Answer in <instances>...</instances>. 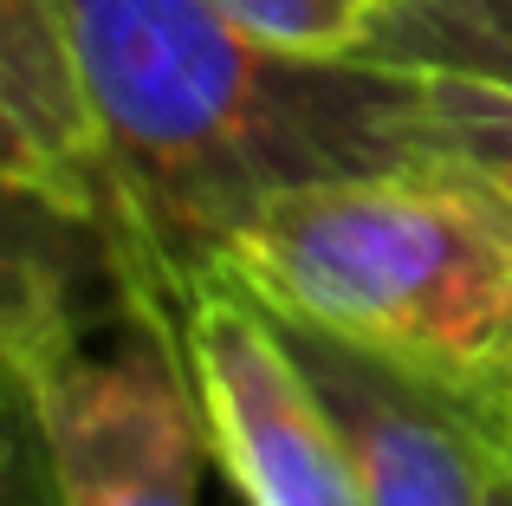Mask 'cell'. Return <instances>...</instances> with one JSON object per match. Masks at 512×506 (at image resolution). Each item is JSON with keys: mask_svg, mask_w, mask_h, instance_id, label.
Listing matches in <instances>:
<instances>
[{"mask_svg": "<svg viewBox=\"0 0 512 506\" xmlns=\"http://www.w3.org/2000/svg\"><path fill=\"white\" fill-rule=\"evenodd\" d=\"M104 215L175 292L260 202L422 156V72L318 59L208 0H59Z\"/></svg>", "mask_w": 512, "mask_h": 506, "instance_id": "cell-1", "label": "cell"}, {"mask_svg": "<svg viewBox=\"0 0 512 506\" xmlns=\"http://www.w3.org/2000/svg\"><path fill=\"white\" fill-rule=\"evenodd\" d=\"M214 266L512 429V208L467 169L428 156L286 189Z\"/></svg>", "mask_w": 512, "mask_h": 506, "instance_id": "cell-2", "label": "cell"}, {"mask_svg": "<svg viewBox=\"0 0 512 506\" xmlns=\"http://www.w3.org/2000/svg\"><path fill=\"white\" fill-rule=\"evenodd\" d=\"M26 390L65 506H195L208 429L175 292L143 260H130L124 299L46 357Z\"/></svg>", "mask_w": 512, "mask_h": 506, "instance_id": "cell-3", "label": "cell"}, {"mask_svg": "<svg viewBox=\"0 0 512 506\" xmlns=\"http://www.w3.org/2000/svg\"><path fill=\"white\" fill-rule=\"evenodd\" d=\"M188 377L208 455L247 506H370L318 383L305 377L273 305L234 273L201 266L175 286Z\"/></svg>", "mask_w": 512, "mask_h": 506, "instance_id": "cell-4", "label": "cell"}, {"mask_svg": "<svg viewBox=\"0 0 512 506\" xmlns=\"http://www.w3.org/2000/svg\"><path fill=\"white\" fill-rule=\"evenodd\" d=\"M273 318L338 416L370 506H500V487L512 481L506 422L383 364L376 351L338 338V331L299 325L286 312Z\"/></svg>", "mask_w": 512, "mask_h": 506, "instance_id": "cell-5", "label": "cell"}, {"mask_svg": "<svg viewBox=\"0 0 512 506\" xmlns=\"http://www.w3.org/2000/svg\"><path fill=\"white\" fill-rule=\"evenodd\" d=\"M130 286V241L98 202L0 182V370L33 383Z\"/></svg>", "mask_w": 512, "mask_h": 506, "instance_id": "cell-6", "label": "cell"}, {"mask_svg": "<svg viewBox=\"0 0 512 506\" xmlns=\"http://www.w3.org/2000/svg\"><path fill=\"white\" fill-rule=\"evenodd\" d=\"M0 98L46 143L52 163L85 195L104 202L98 130H91V104H85V85H78L59 0H0Z\"/></svg>", "mask_w": 512, "mask_h": 506, "instance_id": "cell-7", "label": "cell"}, {"mask_svg": "<svg viewBox=\"0 0 512 506\" xmlns=\"http://www.w3.org/2000/svg\"><path fill=\"white\" fill-rule=\"evenodd\" d=\"M357 59L396 72H461L512 91V0H389Z\"/></svg>", "mask_w": 512, "mask_h": 506, "instance_id": "cell-8", "label": "cell"}, {"mask_svg": "<svg viewBox=\"0 0 512 506\" xmlns=\"http://www.w3.org/2000/svg\"><path fill=\"white\" fill-rule=\"evenodd\" d=\"M422 156L467 169L512 208V91L461 72H422Z\"/></svg>", "mask_w": 512, "mask_h": 506, "instance_id": "cell-9", "label": "cell"}, {"mask_svg": "<svg viewBox=\"0 0 512 506\" xmlns=\"http://www.w3.org/2000/svg\"><path fill=\"white\" fill-rule=\"evenodd\" d=\"M247 33L273 39L286 52H318V59H357L370 26L383 20L389 0H208Z\"/></svg>", "mask_w": 512, "mask_h": 506, "instance_id": "cell-10", "label": "cell"}, {"mask_svg": "<svg viewBox=\"0 0 512 506\" xmlns=\"http://www.w3.org/2000/svg\"><path fill=\"white\" fill-rule=\"evenodd\" d=\"M0 182H26V189H59V195H78V202H98V195H85L59 163H52L46 143L20 124V111H13L7 98H0Z\"/></svg>", "mask_w": 512, "mask_h": 506, "instance_id": "cell-11", "label": "cell"}, {"mask_svg": "<svg viewBox=\"0 0 512 506\" xmlns=\"http://www.w3.org/2000/svg\"><path fill=\"white\" fill-rule=\"evenodd\" d=\"M0 506H65L59 494V474H52V455H46V435H26L20 448L0 455Z\"/></svg>", "mask_w": 512, "mask_h": 506, "instance_id": "cell-12", "label": "cell"}, {"mask_svg": "<svg viewBox=\"0 0 512 506\" xmlns=\"http://www.w3.org/2000/svg\"><path fill=\"white\" fill-rule=\"evenodd\" d=\"M33 429H39L33 390H26L20 377H7V370H0V455H7V448H20Z\"/></svg>", "mask_w": 512, "mask_h": 506, "instance_id": "cell-13", "label": "cell"}, {"mask_svg": "<svg viewBox=\"0 0 512 506\" xmlns=\"http://www.w3.org/2000/svg\"><path fill=\"white\" fill-rule=\"evenodd\" d=\"M500 506H512V481H506V487H500Z\"/></svg>", "mask_w": 512, "mask_h": 506, "instance_id": "cell-14", "label": "cell"}]
</instances>
